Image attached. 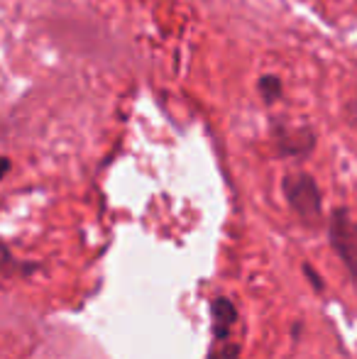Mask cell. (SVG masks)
<instances>
[{
    "mask_svg": "<svg viewBox=\"0 0 357 359\" xmlns=\"http://www.w3.org/2000/svg\"><path fill=\"white\" fill-rule=\"evenodd\" d=\"M281 191L291 213L299 217L301 225L318 230L323 225V196L316 179L306 171H291L281 181Z\"/></svg>",
    "mask_w": 357,
    "mask_h": 359,
    "instance_id": "cell-1",
    "label": "cell"
},
{
    "mask_svg": "<svg viewBox=\"0 0 357 359\" xmlns=\"http://www.w3.org/2000/svg\"><path fill=\"white\" fill-rule=\"evenodd\" d=\"M213 313V350L210 359H238L240 355V313L230 298L218 296L210 303Z\"/></svg>",
    "mask_w": 357,
    "mask_h": 359,
    "instance_id": "cell-2",
    "label": "cell"
},
{
    "mask_svg": "<svg viewBox=\"0 0 357 359\" xmlns=\"http://www.w3.org/2000/svg\"><path fill=\"white\" fill-rule=\"evenodd\" d=\"M328 240L357 286V220L348 208H335L328 217Z\"/></svg>",
    "mask_w": 357,
    "mask_h": 359,
    "instance_id": "cell-3",
    "label": "cell"
},
{
    "mask_svg": "<svg viewBox=\"0 0 357 359\" xmlns=\"http://www.w3.org/2000/svg\"><path fill=\"white\" fill-rule=\"evenodd\" d=\"M274 142L281 156H309L316 147V137H314V133L306 128H299V130L276 128Z\"/></svg>",
    "mask_w": 357,
    "mask_h": 359,
    "instance_id": "cell-4",
    "label": "cell"
},
{
    "mask_svg": "<svg viewBox=\"0 0 357 359\" xmlns=\"http://www.w3.org/2000/svg\"><path fill=\"white\" fill-rule=\"evenodd\" d=\"M257 90H260V95L264 98V103H276V100L281 98V79H279V76H274V74L262 76V79H260V83H257Z\"/></svg>",
    "mask_w": 357,
    "mask_h": 359,
    "instance_id": "cell-5",
    "label": "cell"
},
{
    "mask_svg": "<svg viewBox=\"0 0 357 359\" xmlns=\"http://www.w3.org/2000/svg\"><path fill=\"white\" fill-rule=\"evenodd\" d=\"M15 269H18V262H15L10 247L0 240V274H5V271H15Z\"/></svg>",
    "mask_w": 357,
    "mask_h": 359,
    "instance_id": "cell-6",
    "label": "cell"
},
{
    "mask_svg": "<svg viewBox=\"0 0 357 359\" xmlns=\"http://www.w3.org/2000/svg\"><path fill=\"white\" fill-rule=\"evenodd\" d=\"M304 274H306V279H309V284L314 286V291H316V293H323V291H325L323 279H321V274L314 269V266H311V264H304Z\"/></svg>",
    "mask_w": 357,
    "mask_h": 359,
    "instance_id": "cell-7",
    "label": "cell"
},
{
    "mask_svg": "<svg viewBox=\"0 0 357 359\" xmlns=\"http://www.w3.org/2000/svg\"><path fill=\"white\" fill-rule=\"evenodd\" d=\"M10 171V159L8 156H0V179Z\"/></svg>",
    "mask_w": 357,
    "mask_h": 359,
    "instance_id": "cell-8",
    "label": "cell"
}]
</instances>
